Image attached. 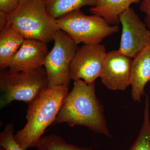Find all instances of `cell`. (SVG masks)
Returning a JSON list of instances; mask_svg holds the SVG:
<instances>
[{"instance_id": "1", "label": "cell", "mask_w": 150, "mask_h": 150, "mask_svg": "<svg viewBox=\"0 0 150 150\" xmlns=\"http://www.w3.org/2000/svg\"><path fill=\"white\" fill-rule=\"evenodd\" d=\"M103 112L104 108L96 94L95 82L88 83L77 80L64 99L54 125L67 123L71 127L84 126L111 137Z\"/></svg>"}, {"instance_id": "2", "label": "cell", "mask_w": 150, "mask_h": 150, "mask_svg": "<svg viewBox=\"0 0 150 150\" xmlns=\"http://www.w3.org/2000/svg\"><path fill=\"white\" fill-rule=\"evenodd\" d=\"M69 86L49 87L28 105L27 123L14 135L15 139L23 150L37 147L46 129L56 120L69 93Z\"/></svg>"}, {"instance_id": "3", "label": "cell", "mask_w": 150, "mask_h": 150, "mask_svg": "<svg viewBox=\"0 0 150 150\" xmlns=\"http://www.w3.org/2000/svg\"><path fill=\"white\" fill-rule=\"evenodd\" d=\"M9 23L25 39L46 43L54 40L60 29L42 0H21L18 8L7 14Z\"/></svg>"}, {"instance_id": "4", "label": "cell", "mask_w": 150, "mask_h": 150, "mask_svg": "<svg viewBox=\"0 0 150 150\" xmlns=\"http://www.w3.org/2000/svg\"><path fill=\"white\" fill-rule=\"evenodd\" d=\"M49 87L44 67L30 72H12L8 68L0 71V108L14 100L29 105Z\"/></svg>"}, {"instance_id": "5", "label": "cell", "mask_w": 150, "mask_h": 150, "mask_svg": "<svg viewBox=\"0 0 150 150\" xmlns=\"http://www.w3.org/2000/svg\"><path fill=\"white\" fill-rule=\"evenodd\" d=\"M60 29L77 45L100 44L105 38L118 32V25H111L101 17L86 15L80 10L56 19Z\"/></svg>"}, {"instance_id": "6", "label": "cell", "mask_w": 150, "mask_h": 150, "mask_svg": "<svg viewBox=\"0 0 150 150\" xmlns=\"http://www.w3.org/2000/svg\"><path fill=\"white\" fill-rule=\"evenodd\" d=\"M53 48L46 56L43 67L49 87L69 85L70 66L78 47L67 33L59 29L54 37Z\"/></svg>"}, {"instance_id": "7", "label": "cell", "mask_w": 150, "mask_h": 150, "mask_svg": "<svg viewBox=\"0 0 150 150\" xmlns=\"http://www.w3.org/2000/svg\"><path fill=\"white\" fill-rule=\"evenodd\" d=\"M105 47L102 44H84L78 48L70 66L71 79H82L93 83L102 73L106 55Z\"/></svg>"}, {"instance_id": "8", "label": "cell", "mask_w": 150, "mask_h": 150, "mask_svg": "<svg viewBox=\"0 0 150 150\" xmlns=\"http://www.w3.org/2000/svg\"><path fill=\"white\" fill-rule=\"evenodd\" d=\"M122 25L120 47L118 51L133 59L150 41V30L132 8L120 16Z\"/></svg>"}, {"instance_id": "9", "label": "cell", "mask_w": 150, "mask_h": 150, "mask_svg": "<svg viewBox=\"0 0 150 150\" xmlns=\"http://www.w3.org/2000/svg\"><path fill=\"white\" fill-rule=\"evenodd\" d=\"M132 62L118 50L107 53L100 77L103 84L111 90H125L131 85Z\"/></svg>"}, {"instance_id": "10", "label": "cell", "mask_w": 150, "mask_h": 150, "mask_svg": "<svg viewBox=\"0 0 150 150\" xmlns=\"http://www.w3.org/2000/svg\"><path fill=\"white\" fill-rule=\"evenodd\" d=\"M47 43L25 39L13 57L8 69L12 72H30L43 67L49 53Z\"/></svg>"}, {"instance_id": "11", "label": "cell", "mask_w": 150, "mask_h": 150, "mask_svg": "<svg viewBox=\"0 0 150 150\" xmlns=\"http://www.w3.org/2000/svg\"><path fill=\"white\" fill-rule=\"evenodd\" d=\"M150 81V41L133 58L131 69L132 98L135 102H140L145 93L144 88Z\"/></svg>"}, {"instance_id": "12", "label": "cell", "mask_w": 150, "mask_h": 150, "mask_svg": "<svg viewBox=\"0 0 150 150\" xmlns=\"http://www.w3.org/2000/svg\"><path fill=\"white\" fill-rule=\"evenodd\" d=\"M142 0H96L95 6L89 9L92 15L103 18L111 25H118L120 16L133 4Z\"/></svg>"}, {"instance_id": "13", "label": "cell", "mask_w": 150, "mask_h": 150, "mask_svg": "<svg viewBox=\"0 0 150 150\" xmlns=\"http://www.w3.org/2000/svg\"><path fill=\"white\" fill-rule=\"evenodd\" d=\"M25 39L9 23L0 33V69L8 68L13 57Z\"/></svg>"}, {"instance_id": "14", "label": "cell", "mask_w": 150, "mask_h": 150, "mask_svg": "<svg viewBox=\"0 0 150 150\" xmlns=\"http://www.w3.org/2000/svg\"><path fill=\"white\" fill-rule=\"evenodd\" d=\"M48 13L58 19L81 8L95 6L96 0H42Z\"/></svg>"}, {"instance_id": "15", "label": "cell", "mask_w": 150, "mask_h": 150, "mask_svg": "<svg viewBox=\"0 0 150 150\" xmlns=\"http://www.w3.org/2000/svg\"><path fill=\"white\" fill-rule=\"evenodd\" d=\"M129 150H150L149 101L148 96L145 99L144 121L139 134Z\"/></svg>"}, {"instance_id": "16", "label": "cell", "mask_w": 150, "mask_h": 150, "mask_svg": "<svg viewBox=\"0 0 150 150\" xmlns=\"http://www.w3.org/2000/svg\"><path fill=\"white\" fill-rule=\"evenodd\" d=\"M37 148V150H93L92 148L68 144L62 137L54 134L42 137Z\"/></svg>"}, {"instance_id": "17", "label": "cell", "mask_w": 150, "mask_h": 150, "mask_svg": "<svg viewBox=\"0 0 150 150\" xmlns=\"http://www.w3.org/2000/svg\"><path fill=\"white\" fill-rule=\"evenodd\" d=\"M0 146L6 150H23L15 139L13 123L8 124L0 134Z\"/></svg>"}, {"instance_id": "18", "label": "cell", "mask_w": 150, "mask_h": 150, "mask_svg": "<svg viewBox=\"0 0 150 150\" xmlns=\"http://www.w3.org/2000/svg\"><path fill=\"white\" fill-rule=\"evenodd\" d=\"M21 0H0V11L6 14L12 12L18 7Z\"/></svg>"}, {"instance_id": "19", "label": "cell", "mask_w": 150, "mask_h": 150, "mask_svg": "<svg viewBox=\"0 0 150 150\" xmlns=\"http://www.w3.org/2000/svg\"><path fill=\"white\" fill-rule=\"evenodd\" d=\"M141 2L140 10L146 13L144 23L150 30V0H142Z\"/></svg>"}, {"instance_id": "20", "label": "cell", "mask_w": 150, "mask_h": 150, "mask_svg": "<svg viewBox=\"0 0 150 150\" xmlns=\"http://www.w3.org/2000/svg\"><path fill=\"white\" fill-rule=\"evenodd\" d=\"M8 24L7 14L0 11V31H2L4 29Z\"/></svg>"}, {"instance_id": "21", "label": "cell", "mask_w": 150, "mask_h": 150, "mask_svg": "<svg viewBox=\"0 0 150 150\" xmlns=\"http://www.w3.org/2000/svg\"><path fill=\"white\" fill-rule=\"evenodd\" d=\"M0 150H6L5 149H4V147H3L1 146L0 147Z\"/></svg>"}]
</instances>
